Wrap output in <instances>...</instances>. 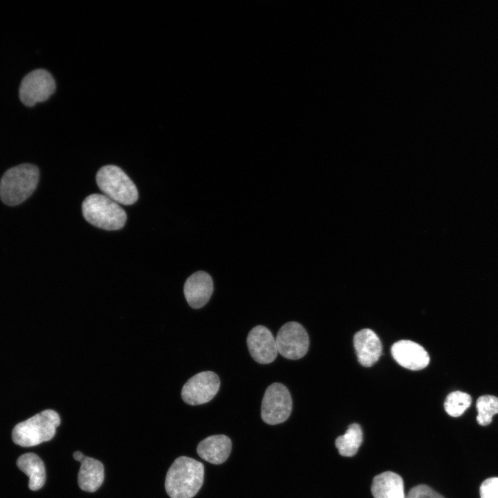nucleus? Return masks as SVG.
<instances>
[{
  "instance_id": "412c9836",
  "label": "nucleus",
  "mask_w": 498,
  "mask_h": 498,
  "mask_svg": "<svg viewBox=\"0 0 498 498\" xmlns=\"http://www.w3.org/2000/svg\"><path fill=\"white\" fill-rule=\"evenodd\" d=\"M406 498H444L441 495L426 485L413 487Z\"/></svg>"
},
{
  "instance_id": "f03ea898",
  "label": "nucleus",
  "mask_w": 498,
  "mask_h": 498,
  "mask_svg": "<svg viewBox=\"0 0 498 498\" xmlns=\"http://www.w3.org/2000/svg\"><path fill=\"white\" fill-rule=\"evenodd\" d=\"M39 180L38 167L22 163L6 170L0 180V199L8 206L22 203L36 190Z\"/></svg>"
},
{
  "instance_id": "39448f33",
  "label": "nucleus",
  "mask_w": 498,
  "mask_h": 498,
  "mask_svg": "<svg viewBox=\"0 0 498 498\" xmlns=\"http://www.w3.org/2000/svg\"><path fill=\"white\" fill-rule=\"evenodd\" d=\"M96 182L105 196L119 204L131 205L138 200L136 186L116 165H108L101 167L97 172Z\"/></svg>"
},
{
  "instance_id": "9b49d317",
  "label": "nucleus",
  "mask_w": 498,
  "mask_h": 498,
  "mask_svg": "<svg viewBox=\"0 0 498 498\" xmlns=\"http://www.w3.org/2000/svg\"><path fill=\"white\" fill-rule=\"evenodd\" d=\"M391 352L400 366L410 370L424 369L430 362V356L425 349L411 340H402L395 342Z\"/></svg>"
},
{
  "instance_id": "f3484780",
  "label": "nucleus",
  "mask_w": 498,
  "mask_h": 498,
  "mask_svg": "<svg viewBox=\"0 0 498 498\" xmlns=\"http://www.w3.org/2000/svg\"><path fill=\"white\" fill-rule=\"evenodd\" d=\"M17 465L28 476V487L31 490L35 491L43 487L46 481V470L39 456L32 452L24 454L17 460Z\"/></svg>"
},
{
  "instance_id": "a211bd4d",
  "label": "nucleus",
  "mask_w": 498,
  "mask_h": 498,
  "mask_svg": "<svg viewBox=\"0 0 498 498\" xmlns=\"http://www.w3.org/2000/svg\"><path fill=\"white\" fill-rule=\"evenodd\" d=\"M362 439L363 434L360 426L357 423H353L349 425L344 434L335 439V443L340 455L350 457L357 453Z\"/></svg>"
},
{
  "instance_id": "2eb2a0df",
  "label": "nucleus",
  "mask_w": 498,
  "mask_h": 498,
  "mask_svg": "<svg viewBox=\"0 0 498 498\" xmlns=\"http://www.w3.org/2000/svg\"><path fill=\"white\" fill-rule=\"evenodd\" d=\"M80 462L81 465L77 475L79 487L86 492L96 491L104 479V469L102 463L86 456Z\"/></svg>"
},
{
  "instance_id": "1a4fd4ad",
  "label": "nucleus",
  "mask_w": 498,
  "mask_h": 498,
  "mask_svg": "<svg viewBox=\"0 0 498 498\" xmlns=\"http://www.w3.org/2000/svg\"><path fill=\"white\" fill-rule=\"evenodd\" d=\"M220 387V379L213 371L200 372L191 377L183 385L181 397L190 405L205 404L210 401Z\"/></svg>"
},
{
  "instance_id": "6ab92c4d",
  "label": "nucleus",
  "mask_w": 498,
  "mask_h": 498,
  "mask_svg": "<svg viewBox=\"0 0 498 498\" xmlns=\"http://www.w3.org/2000/svg\"><path fill=\"white\" fill-rule=\"evenodd\" d=\"M477 421L481 425H488L495 414H498V398L492 395L480 396L477 401Z\"/></svg>"
},
{
  "instance_id": "ddd939ff",
  "label": "nucleus",
  "mask_w": 498,
  "mask_h": 498,
  "mask_svg": "<svg viewBox=\"0 0 498 498\" xmlns=\"http://www.w3.org/2000/svg\"><path fill=\"white\" fill-rule=\"evenodd\" d=\"M353 345L359 362L364 367L374 365L382 354V344L378 335L369 329L357 332Z\"/></svg>"
},
{
  "instance_id": "0eeeda50",
  "label": "nucleus",
  "mask_w": 498,
  "mask_h": 498,
  "mask_svg": "<svg viewBox=\"0 0 498 498\" xmlns=\"http://www.w3.org/2000/svg\"><path fill=\"white\" fill-rule=\"evenodd\" d=\"M53 75L44 68L35 69L22 79L19 88L21 102L28 107L48 100L55 91Z\"/></svg>"
},
{
  "instance_id": "dca6fc26",
  "label": "nucleus",
  "mask_w": 498,
  "mask_h": 498,
  "mask_svg": "<svg viewBox=\"0 0 498 498\" xmlns=\"http://www.w3.org/2000/svg\"><path fill=\"white\" fill-rule=\"evenodd\" d=\"M371 490L374 498H406L402 477L391 471L376 475Z\"/></svg>"
},
{
  "instance_id": "5701e85b",
  "label": "nucleus",
  "mask_w": 498,
  "mask_h": 498,
  "mask_svg": "<svg viewBox=\"0 0 498 498\" xmlns=\"http://www.w3.org/2000/svg\"><path fill=\"white\" fill-rule=\"evenodd\" d=\"M73 456L75 460L80 461L84 457V455L80 451H75L73 452Z\"/></svg>"
},
{
  "instance_id": "4468645a",
  "label": "nucleus",
  "mask_w": 498,
  "mask_h": 498,
  "mask_svg": "<svg viewBox=\"0 0 498 498\" xmlns=\"http://www.w3.org/2000/svg\"><path fill=\"white\" fill-rule=\"evenodd\" d=\"M232 450L230 439L223 434L208 436L197 445L199 456L212 464H221L229 457Z\"/></svg>"
},
{
  "instance_id": "20e7f679",
  "label": "nucleus",
  "mask_w": 498,
  "mask_h": 498,
  "mask_svg": "<svg viewBox=\"0 0 498 498\" xmlns=\"http://www.w3.org/2000/svg\"><path fill=\"white\" fill-rule=\"evenodd\" d=\"M82 209L84 219L101 229L119 230L127 221L124 209L104 194H92L88 196L82 203Z\"/></svg>"
},
{
  "instance_id": "7ed1b4c3",
  "label": "nucleus",
  "mask_w": 498,
  "mask_h": 498,
  "mask_svg": "<svg viewBox=\"0 0 498 498\" xmlns=\"http://www.w3.org/2000/svg\"><path fill=\"white\" fill-rule=\"evenodd\" d=\"M59 415L53 409H45L17 423L12 429L13 442L24 448L33 447L51 440L60 425Z\"/></svg>"
},
{
  "instance_id": "f8f14e48",
  "label": "nucleus",
  "mask_w": 498,
  "mask_h": 498,
  "mask_svg": "<svg viewBox=\"0 0 498 498\" xmlns=\"http://www.w3.org/2000/svg\"><path fill=\"white\" fill-rule=\"evenodd\" d=\"M183 291L188 304L193 308H200L206 304L212 294V277L204 271H197L186 279Z\"/></svg>"
},
{
  "instance_id": "f257e3e1",
  "label": "nucleus",
  "mask_w": 498,
  "mask_h": 498,
  "mask_svg": "<svg viewBox=\"0 0 498 498\" xmlns=\"http://www.w3.org/2000/svg\"><path fill=\"white\" fill-rule=\"evenodd\" d=\"M203 479V463L182 456L174 460L167 472L165 490L171 498H192L201 489Z\"/></svg>"
},
{
  "instance_id": "6e6552de",
  "label": "nucleus",
  "mask_w": 498,
  "mask_h": 498,
  "mask_svg": "<svg viewBox=\"0 0 498 498\" xmlns=\"http://www.w3.org/2000/svg\"><path fill=\"white\" fill-rule=\"evenodd\" d=\"M278 353L289 360L304 357L309 347L308 335L297 322H289L279 330L275 338Z\"/></svg>"
},
{
  "instance_id": "9d476101",
  "label": "nucleus",
  "mask_w": 498,
  "mask_h": 498,
  "mask_svg": "<svg viewBox=\"0 0 498 498\" xmlns=\"http://www.w3.org/2000/svg\"><path fill=\"white\" fill-rule=\"evenodd\" d=\"M246 342L252 358L258 363H271L277 356L275 338L264 326L253 327L248 335Z\"/></svg>"
},
{
  "instance_id": "423d86ee",
  "label": "nucleus",
  "mask_w": 498,
  "mask_h": 498,
  "mask_svg": "<svg viewBox=\"0 0 498 498\" xmlns=\"http://www.w3.org/2000/svg\"><path fill=\"white\" fill-rule=\"evenodd\" d=\"M292 408V398L287 387L282 383L275 382L264 393L261 416L267 424H279L288 419Z\"/></svg>"
},
{
  "instance_id": "aec40b11",
  "label": "nucleus",
  "mask_w": 498,
  "mask_h": 498,
  "mask_svg": "<svg viewBox=\"0 0 498 498\" xmlns=\"http://www.w3.org/2000/svg\"><path fill=\"white\" fill-rule=\"evenodd\" d=\"M472 398L465 392L456 391L446 397L444 403L445 412L451 416L457 417L462 415L470 406Z\"/></svg>"
},
{
  "instance_id": "4be33fe9",
  "label": "nucleus",
  "mask_w": 498,
  "mask_h": 498,
  "mask_svg": "<svg viewBox=\"0 0 498 498\" xmlns=\"http://www.w3.org/2000/svg\"><path fill=\"white\" fill-rule=\"evenodd\" d=\"M481 498H498V477L486 479L481 485Z\"/></svg>"
}]
</instances>
